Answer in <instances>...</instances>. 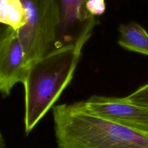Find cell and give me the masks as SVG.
Returning a JSON list of instances; mask_svg holds the SVG:
<instances>
[{"label": "cell", "mask_w": 148, "mask_h": 148, "mask_svg": "<svg viewBox=\"0 0 148 148\" xmlns=\"http://www.w3.org/2000/svg\"><path fill=\"white\" fill-rule=\"evenodd\" d=\"M124 98L129 102L148 108V83Z\"/></svg>", "instance_id": "9c48e42d"}, {"label": "cell", "mask_w": 148, "mask_h": 148, "mask_svg": "<svg viewBox=\"0 0 148 148\" xmlns=\"http://www.w3.org/2000/svg\"><path fill=\"white\" fill-rule=\"evenodd\" d=\"M30 63L17 32L10 31L0 49V93L10 95L17 83H23Z\"/></svg>", "instance_id": "8992f818"}, {"label": "cell", "mask_w": 148, "mask_h": 148, "mask_svg": "<svg viewBox=\"0 0 148 148\" xmlns=\"http://www.w3.org/2000/svg\"><path fill=\"white\" fill-rule=\"evenodd\" d=\"M118 43L130 51L148 56V33L135 22L120 25Z\"/></svg>", "instance_id": "52a82bcc"}, {"label": "cell", "mask_w": 148, "mask_h": 148, "mask_svg": "<svg viewBox=\"0 0 148 148\" xmlns=\"http://www.w3.org/2000/svg\"><path fill=\"white\" fill-rule=\"evenodd\" d=\"M79 103L88 113L148 133V108L129 102L124 98L92 95Z\"/></svg>", "instance_id": "5b68a950"}, {"label": "cell", "mask_w": 148, "mask_h": 148, "mask_svg": "<svg viewBox=\"0 0 148 148\" xmlns=\"http://www.w3.org/2000/svg\"><path fill=\"white\" fill-rule=\"evenodd\" d=\"M86 9L88 12L94 17L100 16L106 11L105 0H88Z\"/></svg>", "instance_id": "30bf717a"}, {"label": "cell", "mask_w": 148, "mask_h": 148, "mask_svg": "<svg viewBox=\"0 0 148 148\" xmlns=\"http://www.w3.org/2000/svg\"><path fill=\"white\" fill-rule=\"evenodd\" d=\"M82 46H61L29 66L23 82L25 89V132L28 134L48 111L53 108L73 78Z\"/></svg>", "instance_id": "7a4b0ae2"}, {"label": "cell", "mask_w": 148, "mask_h": 148, "mask_svg": "<svg viewBox=\"0 0 148 148\" xmlns=\"http://www.w3.org/2000/svg\"><path fill=\"white\" fill-rule=\"evenodd\" d=\"M27 23L17 32L29 63L56 47L59 17L53 0H21Z\"/></svg>", "instance_id": "3957f363"}, {"label": "cell", "mask_w": 148, "mask_h": 148, "mask_svg": "<svg viewBox=\"0 0 148 148\" xmlns=\"http://www.w3.org/2000/svg\"><path fill=\"white\" fill-rule=\"evenodd\" d=\"M58 148H148V133L88 113L79 102L52 108Z\"/></svg>", "instance_id": "6da1fadb"}, {"label": "cell", "mask_w": 148, "mask_h": 148, "mask_svg": "<svg viewBox=\"0 0 148 148\" xmlns=\"http://www.w3.org/2000/svg\"><path fill=\"white\" fill-rule=\"evenodd\" d=\"M11 30L12 29L10 27L0 23V49H1V46L4 43V40H6L7 36H9Z\"/></svg>", "instance_id": "8fae6325"}, {"label": "cell", "mask_w": 148, "mask_h": 148, "mask_svg": "<svg viewBox=\"0 0 148 148\" xmlns=\"http://www.w3.org/2000/svg\"><path fill=\"white\" fill-rule=\"evenodd\" d=\"M59 17L56 48L67 45L83 47L98 24L86 9L88 0H53Z\"/></svg>", "instance_id": "277c9868"}, {"label": "cell", "mask_w": 148, "mask_h": 148, "mask_svg": "<svg viewBox=\"0 0 148 148\" xmlns=\"http://www.w3.org/2000/svg\"><path fill=\"white\" fill-rule=\"evenodd\" d=\"M0 148H6L5 142H4V137H3L1 132H0Z\"/></svg>", "instance_id": "7c38bea8"}, {"label": "cell", "mask_w": 148, "mask_h": 148, "mask_svg": "<svg viewBox=\"0 0 148 148\" xmlns=\"http://www.w3.org/2000/svg\"><path fill=\"white\" fill-rule=\"evenodd\" d=\"M0 23L17 32L27 23L21 0H0Z\"/></svg>", "instance_id": "ba28073f"}]
</instances>
